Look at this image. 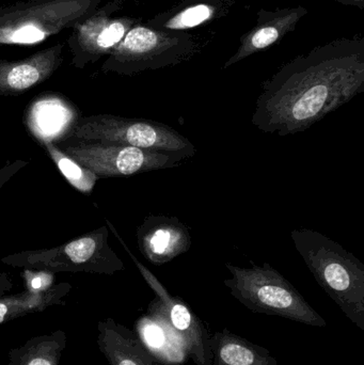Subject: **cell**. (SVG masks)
I'll return each mask as SVG.
<instances>
[{"label":"cell","instance_id":"5bb4252c","mask_svg":"<svg viewBox=\"0 0 364 365\" xmlns=\"http://www.w3.org/2000/svg\"><path fill=\"white\" fill-rule=\"evenodd\" d=\"M136 330L141 342L162 364L182 365L189 359L185 342L169 323L157 298L136 322Z\"/></svg>","mask_w":364,"mask_h":365},{"label":"cell","instance_id":"4fadbf2b","mask_svg":"<svg viewBox=\"0 0 364 365\" xmlns=\"http://www.w3.org/2000/svg\"><path fill=\"white\" fill-rule=\"evenodd\" d=\"M143 257L156 266L164 265L192 247L189 230L177 217L150 215L137 229Z\"/></svg>","mask_w":364,"mask_h":365},{"label":"cell","instance_id":"cb8c5ba5","mask_svg":"<svg viewBox=\"0 0 364 365\" xmlns=\"http://www.w3.org/2000/svg\"><path fill=\"white\" fill-rule=\"evenodd\" d=\"M339 4H345V6H356L358 9H363L364 0H333Z\"/></svg>","mask_w":364,"mask_h":365},{"label":"cell","instance_id":"44dd1931","mask_svg":"<svg viewBox=\"0 0 364 365\" xmlns=\"http://www.w3.org/2000/svg\"><path fill=\"white\" fill-rule=\"evenodd\" d=\"M21 276L25 284V291L33 295L46 293L55 285L56 274L48 270L25 268Z\"/></svg>","mask_w":364,"mask_h":365},{"label":"cell","instance_id":"5b68a950","mask_svg":"<svg viewBox=\"0 0 364 365\" xmlns=\"http://www.w3.org/2000/svg\"><path fill=\"white\" fill-rule=\"evenodd\" d=\"M104 0H21L0 6V46H29L72 29Z\"/></svg>","mask_w":364,"mask_h":365},{"label":"cell","instance_id":"30bf717a","mask_svg":"<svg viewBox=\"0 0 364 365\" xmlns=\"http://www.w3.org/2000/svg\"><path fill=\"white\" fill-rule=\"evenodd\" d=\"M106 222L115 234V237L121 242L126 252L132 257V262L136 264L137 268L145 282L153 289L169 323L185 342L189 358L194 360L196 365H211L212 353L209 349V336L211 334L207 331L204 323L197 317L196 313L183 299L169 293L168 289L162 285V283L132 255V251L130 250L124 240L120 237L119 233L111 225L110 221L106 220Z\"/></svg>","mask_w":364,"mask_h":365},{"label":"cell","instance_id":"2e32d148","mask_svg":"<svg viewBox=\"0 0 364 365\" xmlns=\"http://www.w3.org/2000/svg\"><path fill=\"white\" fill-rule=\"evenodd\" d=\"M96 343L109 365H165L152 355L136 332L111 317L98 322Z\"/></svg>","mask_w":364,"mask_h":365},{"label":"cell","instance_id":"ffe728a7","mask_svg":"<svg viewBox=\"0 0 364 365\" xmlns=\"http://www.w3.org/2000/svg\"><path fill=\"white\" fill-rule=\"evenodd\" d=\"M41 145H43L51 160L55 163L60 173L66 178L68 184L72 185L75 189L85 195H90L93 191L96 182L100 180L93 171L85 168L74 158L64 153L59 145H56L53 141H41Z\"/></svg>","mask_w":364,"mask_h":365},{"label":"cell","instance_id":"277c9868","mask_svg":"<svg viewBox=\"0 0 364 365\" xmlns=\"http://www.w3.org/2000/svg\"><path fill=\"white\" fill-rule=\"evenodd\" d=\"M200 46L190 32L165 31L142 21L130 28L102 64L105 74L134 76L192 59Z\"/></svg>","mask_w":364,"mask_h":365},{"label":"cell","instance_id":"7c38bea8","mask_svg":"<svg viewBox=\"0 0 364 365\" xmlns=\"http://www.w3.org/2000/svg\"><path fill=\"white\" fill-rule=\"evenodd\" d=\"M66 43L19 60L0 59V96H16L48 81L64 61Z\"/></svg>","mask_w":364,"mask_h":365},{"label":"cell","instance_id":"603a6c76","mask_svg":"<svg viewBox=\"0 0 364 365\" xmlns=\"http://www.w3.org/2000/svg\"><path fill=\"white\" fill-rule=\"evenodd\" d=\"M13 289V281L9 274L2 272L0 274V297L6 295L8 292Z\"/></svg>","mask_w":364,"mask_h":365},{"label":"cell","instance_id":"9a60e30c","mask_svg":"<svg viewBox=\"0 0 364 365\" xmlns=\"http://www.w3.org/2000/svg\"><path fill=\"white\" fill-rule=\"evenodd\" d=\"M239 0H179L145 23L165 31L189 32L226 17Z\"/></svg>","mask_w":364,"mask_h":365},{"label":"cell","instance_id":"e0dca14e","mask_svg":"<svg viewBox=\"0 0 364 365\" xmlns=\"http://www.w3.org/2000/svg\"><path fill=\"white\" fill-rule=\"evenodd\" d=\"M211 365H279L265 347L224 328L209 336Z\"/></svg>","mask_w":364,"mask_h":365},{"label":"cell","instance_id":"8992f818","mask_svg":"<svg viewBox=\"0 0 364 365\" xmlns=\"http://www.w3.org/2000/svg\"><path fill=\"white\" fill-rule=\"evenodd\" d=\"M62 141H98L192 158L197 149L186 137L162 122L100 113L75 120Z\"/></svg>","mask_w":364,"mask_h":365},{"label":"cell","instance_id":"3957f363","mask_svg":"<svg viewBox=\"0 0 364 365\" xmlns=\"http://www.w3.org/2000/svg\"><path fill=\"white\" fill-rule=\"evenodd\" d=\"M250 264L249 268L226 264L231 278L224 281L231 295L248 310L312 327H326L322 315L271 264L259 266L252 261Z\"/></svg>","mask_w":364,"mask_h":365},{"label":"cell","instance_id":"7a4b0ae2","mask_svg":"<svg viewBox=\"0 0 364 365\" xmlns=\"http://www.w3.org/2000/svg\"><path fill=\"white\" fill-rule=\"evenodd\" d=\"M291 238L318 285L364 332L363 264L339 242L314 230H294Z\"/></svg>","mask_w":364,"mask_h":365},{"label":"cell","instance_id":"ba28073f","mask_svg":"<svg viewBox=\"0 0 364 365\" xmlns=\"http://www.w3.org/2000/svg\"><path fill=\"white\" fill-rule=\"evenodd\" d=\"M64 153L103 178H125L149 171L175 168L187 160L181 154L147 151L98 141H62Z\"/></svg>","mask_w":364,"mask_h":365},{"label":"cell","instance_id":"7402d4cb","mask_svg":"<svg viewBox=\"0 0 364 365\" xmlns=\"http://www.w3.org/2000/svg\"><path fill=\"white\" fill-rule=\"evenodd\" d=\"M28 163L25 160H16L13 163H6L1 169H0V189L4 186L15 175L19 173L21 169L27 166Z\"/></svg>","mask_w":364,"mask_h":365},{"label":"cell","instance_id":"d6986e66","mask_svg":"<svg viewBox=\"0 0 364 365\" xmlns=\"http://www.w3.org/2000/svg\"><path fill=\"white\" fill-rule=\"evenodd\" d=\"M68 336L62 330L41 334L9 351L6 365H59Z\"/></svg>","mask_w":364,"mask_h":365},{"label":"cell","instance_id":"8fae6325","mask_svg":"<svg viewBox=\"0 0 364 365\" xmlns=\"http://www.w3.org/2000/svg\"><path fill=\"white\" fill-rule=\"evenodd\" d=\"M307 14L308 9L303 6L276 10L260 9L256 13V25L241 36L239 48L227 60L222 68L227 70L281 42L284 36L296 29L299 21Z\"/></svg>","mask_w":364,"mask_h":365},{"label":"cell","instance_id":"ac0fdd59","mask_svg":"<svg viewBox=\"0 0 364 365\" xmlns=\"http://www.w3.org/2000/svg\"><path fill=\"white\" fill-rule=\"evenodd\" d=\"M72 291L70 283L55 284L46 293L33 295L24 291L0 297V325L33 313L43 312L51 307L66 306V297Z\"/></svg>","mask_w":364,"mask_h":365},{"label":"cell","instance_id":"6da1fadb","mask_svg":"<svg viewBox=\"0 0 364 365\" xmlns=\"http://www.w3.org/2000/svg\"><path fill=\"white\" fill-rule=\"evenodd\" d=\"M363 91L364 38H337L297 56L266 79L251 122L266 134H298Z\"/></svg>","mask_w":364,"mask_h":365},{"label":"cell","instance_id":"52a82bcc","mask_svg":"<svg viewBox=\"0 0 364 365\" xmlns=\"http://www.w3.org/2000/svg\"><path fill=\"white\" fill-rule=\"evenodd\" d=\"M108 227L70 240L61 246L21 251L1 257L4 265L14 268L43 269L55 272H85L113 276L125 269L123 262L108 242Z\"/></svg>","mask_w":364,"mask_h":365},{"label":"cell","instance_id":"9c48e42d","mask_svg":"<svg viewBox=\"0 0 364 365\" xmlns=\"http://www.w3.org/2000/svg\"><path fill=\"white\" fill-rule=\"evenodd\" d=\"M128 1L109 0L71 29L66 44L72 56L71 64L74 68L83 70L108 57L130 28L141 21L138 17L117 15Z\"/></svg>","mask_w":364,"mask_h":365}]
</instances>
